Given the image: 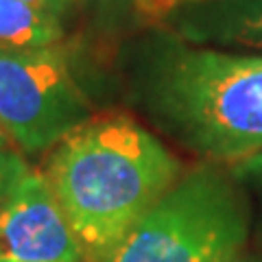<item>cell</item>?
Returning a JSON list of instances; mask_svg holds the SVG:
<instances>
[{
  "label": "cell",
  "mask_w": 262,
  "mask_h": 262,
  "mask_svg": "<svg viewBox=\"0 0 262 262\" xmlns=\"http://www.w3.org/2000/svg\"><path fill=\"white\" fill-rule=\"evenodd\" d=\"M24 3L31 7H37V9L55 15V18H61V15H66L75 7L77 0H24Z\"/></svg>",
  "instance_id": "cell-10"
},
{
  "label": "cell",
  "mask_w": 262,
  "mask_h": 262,
  "mask_svg": "<svg viewBox=\"0 0 262 262\" xmlns=\"http://www.w3.org/2000/svg\"><path fill=\"white\" fill-rule=\"evenodd\" d=\"M85 251L48 179L29 170L0 206V262H81Z\"/></svg>",
  "instance_id": "cell-5"
},
{
  "label": "cell",
  "mask_w": 262,
  "mask_h": 262,
  "mask_svg": "<svg viewBox=\"0 0 262 262\" xmlns=\"http://www.w3.org/2000/svg\"><path fill=\"white\" fill-rule=\"evenodd\" d=\"M63 37L59 18L24 0H0V48H51Z\"/></svg>",
  "instance_id": "cell-7"
},
{
  "label": "cell",
  "mask_w": 262,
  "mask_h": 262,
  "mask_svg": "<svg viewBox=\"0 0 262 262\" xmlns=\"http://www.w3.org/2000/svg\"><path fill=\"white\" fill-rule=\"evenodd\" d=\"M232 262H251V260H243V258H236V260H232Z\"/></svg>",
  "instance_id": "cell-14"
},
{
  "label": "cell",
  "mask_w": 262,
  "mask_h": 262,
  "mask_svg": "<svg viewBox=\"0 0 262 262\" xmlns=\"http://www.w3.org/2000/svg\"><path fill=\"white\" fill-rule=\"evenodd\" d=\"M232 175L247 190L251 201V212H258V227L262 234V151L232 164Z\"/></svg>",
  "instance_id": "cell-8"
},
{
  "label": "cell",
  "mask_w": 262,
  "mask_h": 262,
  "mask_svg": "<svg viewBox=\"0 0 262 262\" xmlns=\"http://www.w3.org/2000/svg\"><path fill=\"white\" fill-rule=\"evenodd\" d=\"M136 3H140L142 11L149 13V15H155V18H160V7H162V0H136Z\"/></svg>",
  "instance_id": "cell-11"
},
{
  "label": "cell",
  "mask_w": 262,
  "mask_h": 262,
  "mask_svg": "<svg viewBox=\"0 0 262 262\" xmlns=\"http://www.w3.org/2000/svg\"><path fill=\"white\" fill-rule=\"evenodd\" d=\"M131 96L162 134L210 164L262 151V57L155 37L131 75Z\"/></svg>",
  "instance_id": "cell-1"
},
{
  "label": "cell",
  "mask_w": 262,
  "mask_h": 262,
  "mask_svg": "<svg viewBox=\"0 0 262 262\" xmlns=\"http://www.w3.org/2000/svg\"><path fill=\"white\" fill-rule=\"evenodd\" d=\"M90 262H101L182 177V162L127 114L90 118L53 149L46 175Z\"/></svg>",
  "instance_id": "cell-2"
},
{
  "label": "cell",
  "mask_w": 262,
  "mask_h": 262,
  "mask_svg": "<svg viewBox=\"0 0 262 262\" xmlns=\"http://www.w3.org/2000/svg\"><path fill=\"white\" fill-rule=\"evenodd\" d=\"M29 173V166L20 153L11 149H0V206L13 190V186L20 182L22 175Z\"/></svg>",
  "instance_id": "cell-9"
},
{
  "label": "cell",
  "mask_w": 262,
  "mask_h": 262,
  "mask_svg": "<svg viewBox=\"0 0 262 262\" xmlns=\"http://www.w3.org/2000/svg\"><path fill=\"white\" fill-rule=\"evenodd\" d=\"M247 190L219 164H199L129 229L101 262H232L249 241Z\"/></svg>",
  "instance_id": "cell-3"
},
{
  "label": "cell",
  "mask_w": 262,
  "mask_h": 262,
  "mask_svg": "<svg viewBox=\"0 0 262 262\" xmlns=\"http://www.w3.org/2000/svg\"><path fill=\"white\" fill-rule=\"evenodd\" d=\"M184 3H190V0H162V7H160V18L164 20L166 15L175 9V7L184 5Z\"/></svg>",
  "instance_id": "cell-12"
},
{
  "label": "cell",
  "mask_w": 262,
  "mask_h": 262,
  "mask_svg": "<svg viewBox=\"0 0 262 262\" xmlns=\"http://www.w3.org/2000/svg\"><path fill=\"white\" fill-rule=\"evenodd\" d=\"M7 142H9V138H7L5 131L0 129V149H7Z\"/></svg>",
  "instance_id": "cell-13"
},
{
  "label": "cell",
  "mask_w": 262,
  "mask_h": 262,
  "mask_svg": "<svg viewBox=\"0 0 262 262\" xmlns=\"http://www.w3.org/2000/svg\"><path fill=\"white\" fill-rule=\"evenodd\" d=\"M90 114L59 48H0V129L22 153L55 149Z\"/></svg>",
  "instance_id": "cell-4"
},
{
  "label": "cell",
  "mask_w": 262,
  "mask_h": 262,
  "mask_svg": "<svg viewBox=\"0 0 262 262\" xmlns=\"http://www.w3.org/2000/svg\"><path fill=\"white\" fill-rule=\"evenodd\" d=\"M164 22L188 44L262 53V0H190L175 7Z\"/></svg>",
  "instance_id": "cell-6"
}]
</instances>
